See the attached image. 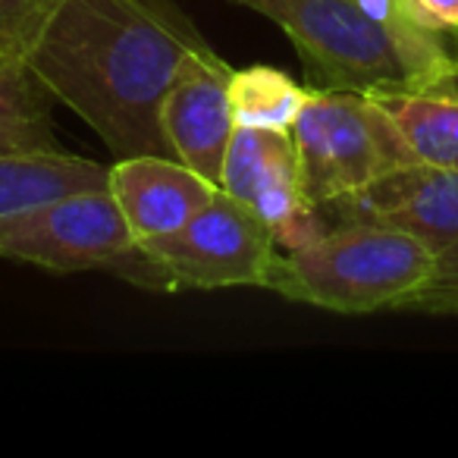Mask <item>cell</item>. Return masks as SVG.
I'll list each match as a JSON object with an SVG mask.
<instances>
[{
    "instance_id": "6da1fadb",
    "label": "cell",
    "mask_w": 458,
    "mask_h": 458,
    "mask_svg": "<svg viewBox=\"0 0 458 458\" xmlns=\"http://www.w3.org/2000/svg\"><path fill=\"white\" fill-rule=\"evenodd\" d=\"M204 45L173 0H60L26 66L116 157H173L160 104L185 57Z\"/></svg>"
},
{
    "instance_id": "7a4b0ae2",
    "label": "cell",
    "mask_w": 458,
    "mask_h": 458,
    "mask_svg": "<svg viewBox=\"0 0 458 458\" xmlns=\"http://www.w3.org/2000/svg\"><path fill=\"white\" fill-rule=\"evenodd\" d=\"M439 274L430 245L380 223H330L299 249L280 251L267 289L333 314L405 311Z\"/></svg>"
},
{
    "instance_id": "3957f363",
    "label": "cell",
    "mask_w": 458,
    "mask_h": 458,
    "mask_svg": "<svg viewBox=\"0 0 458 458\" xmlns=\"http://www.w3.org/2000/svg\"><path fill=\"white\" fill-rule=\"evenodd\" d=\"M276 258L280 245L267 223L249 204L216 189L182 229L135 245L114 276L157 293L267 289Z\"/></svg>"
},
{
    "instance_id": "277c9868",
    "label": "cell",
    "mask_w": 458,
    "mask_h": 458,
    "mask_svg": "<svg viewBox=\"0 0 458 458\" xmlns=\"http://www.w3.org/2000/svg\"><path fill=\"white\" fill-rule=\"evenodd\" d=\"M299 173L318 208L414 164L389 114L361 91L314 89L293 129Z\"/></svg>"
},
{
    "instance_id": "5b68a950",
    "label": "cell",
    "mask_w": 458,
    "mask_h": 458,
    "mask_svg": "<svg viewBox=\"0 0 458 458\" xmlns=\"http://www.w3.org/2000/svg\"><path fill=\"white\" fill-rule=\"evenodd\" d=\"M286 32L314 89L383 91L411 85V70L358 0H233Z\"/></svg>"
},
{
    "instance_id": "8992f818",
    "label": "cell",
    "mask_w": 458,
    "mask_h": 458,
    "mask_svg": "<svg viewBox=\"0 0 458 458\" xmlns=\"http://www.w3.org/2000/svg\"><path fill=\"white\" fill-rule=\"evenodd\" d=\"M135 239L110 189H89L0 220V258L54 274H116Z\"/></svg>"
},
{
    "instance_id": "52a82bcc",
    "label": "cell",
    "mask_w": 458,
    "mask_h": 458,
    "mask_svg": "<svg viewBox=\"0 0 458 458\" xmlns=\"http://www.w3.org/2000/svg\"><path fill=\"white\" fill-rule=\"evenodd\" d=\"M220 189L267 223L280 251L299 249L330 226L301 185L293 132L236 126L223 160Z\"/></svg>"
},
{
    "instance_id": "ba28073f",
    "label": "cell",
    "mask_w": 458,
    "mask_h": 458,
    "mask_svg": "<svg viewBox=\"0 0 458 458\" xmlns=\"http://www.w3.org/2000/svg\"><path fill=\"white\" fill-rule=\"evenodd\" d=\"M327 223H380L437 251L458 245V170L405 164L368 189L324 204Z\"/></svg>"
},
{
    "instance_id": "9c48e42d",
    "label": "cell",
    "mask_w": 458,
    "mask_h": 458,
    "mask_svg": "<svg viewBox=\"0 0 458 458\" xmlns=\"http://www.w3.org/2000/svg\"><path fill=\"white\" fill-rule=\"evenodd\" d=\"M229 79L233 70L210 51V45H204L185 57L160 104V132L170 154L210 179L216 189L229 141L236 132Z\"/></svg>"
},
{
    "instance_id": "30bf717a",
    "label": "cell",
    "mask_w": 458,
    "mask_h": 458,
    "mask_svg": "<svg viewBox=\"0 0 458 458\" xmlns=\"http://www.w3.org/2000/svg\"><path fill=\"white\" fill-rule=\"evenodd\" d=\"M107 189L132 233L135 245L182 229L210 198L216 185L176 157L139 154L110 166Z\"/></svg>"
},
{
    "instance_id": "8fae6325",
    "label": "cell",
    "mask_w": 458,
    "mask_h": 458,
    "mask_svg": "<svg viewBox=\"0 0 458 458\" xmlns=\"http://www.w3.org/2000/svg\"><path fill=\"white\" fill-rule=\"evenodd\" d=\"M370 98L395 123L414 164L458 170V66L430 82L370 91Z\"/></svg>"
},
{
    "instance_id": "7c38bea8",
    "label": "cell",
    "mask_w": 458,
    "mask_h": 458,
    "mask_svg": "<svg viewBox=\"0 0 458 458\" xmlns=\"http://www.w3.org/2000/svg\"><path fill=\"white\" fill-rule=\"evenodd\" d=\"M110 166L54 151L0 154V220L89 189H107Z\"/></svg>"
},
{
    "instance_id": "4fadbf2b",
    "label": "cell",
    "mask_w": 458,
    "mask_h": 458,
    "mask_svg": "<svg viewBox=\"0 0 458 458\" xmlns=\"http://www.w3.org/2000/svg\"><path fill=\"white\" fill-rule=\"evenodd\" d=\"M311 95V85L295 82L276 66H249L233 70L229 79V104L236 126L293 132Z\"/></svg>"
},
{
    "instance_id": "5bb4252c",
    "label": "cell",
    "mask_w": 458,
    "mask_h": 458,
    "mask_svg": "<svg viewBox=\"0 0 458 458\" xmlns=\"http://www.w3.org/2000/svg\"><path fill=\"white\" fill-rule=\"evenodd\" d=\"M51 95L20 60L0 57V154L54 151Z\"/></svg>"
},
{
    "instance_id": "9a60e30c",
    "label": "cell",
    "mask_w": 458,
    "mask_h": 458,
    "mask_svg": "<svg viewBox=\"0 0 458 458\" xmlns=\"http://www.w3.org/2000/svg\"><path fill=\"white\" fill-rule=\"evenodd\" d=\"M57 7L60 0H0V57L26 64L29 47Z\"/></svg>"
},
{
    "instance_id": "2e32d148",
    "label": "cell",
    "mask_w": 458,
    "mask_h": 458,
    "mask_svg": "<svg viewBox=\"0 0 458 458\" xmlns=\"http://www.w3.org/2000/svg\"><path fill=\"white\" fill-rule=\"evenodd\" d=\"M414 20L443 38H458V0H408Z\"/></svg>"
},
{
    "instance_id": "e0dca14e",
    "label": "cell",
    "mask_w": 458,
    "mask_h": 458,
    "mask_svg": "<svg viewBox=\"0 0 458 458\" xmlns=\"http://www.w3.org/2000/svg\"><path fill=\"white\" fill-rule=\"evenodd\" d=\"M405 311L458 314V274H437L424 293L414 295Z\"/></svg>"
},
{
    "instance_id": "ac0fdd59",
    "label": "cell",
    "mask_w": 458,
    "mask_h": 458,
    "mask_svg": "<svg viewBox=\"0 0 458 458\" xmlns=\"http://www.w3.org/2000/svg\"><path fill=\"white\" fill-rule=\"evenodd\" d=\"M439 274H458V245L445 249L439 255Z\"/></svg>"
}]
</instances>
